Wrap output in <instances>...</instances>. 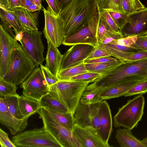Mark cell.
I'll return each mask as SVG.
<instances>
[{
	"label": "cell",
	"mask_w": 147,
	"mask_h": 147,
	"mask_svg": "<svg viewBox=\"0 0 147 147\" xmlns=\"http://www.w3.org/2000/svg\"><path fill=\"white\" fill-rule=\"evenodd\" d=\"M145 103V98L142 95L128 100L125 105L119 108L113 117L114 127L130 130L137 127L144 115Z\"/></svg>",
	"instance_id": "277c9868"
},
{
	"label": "cell",
	"mask_w": 147,
	"mask_h": 147,
	"mask_svg": "<svg viewBox=\"0 0 147 147\" xmlns=\"http://www.w3.org/2000/svg\"><path fill=\"white\" fill-rule=\"evenodd\" d=\"M0 144L1 147H16L9 138L8 134L0 128Z\"/></svg>",
	"instance_id": "b9f144b4"
},
{
	"label": "cell",
	"mask_w": 147,
	"mask_h": 147,
	"mask_svg": "<svg viewBox=\"0 0 147 147\" xmlns=\"http://www.w3.org/2000/svg\"><path fill=\"white\" fill-rule=\"evenodd\" d=\"M100 20L109 30L115 32L119 31L109 11H100Z\"/></svg>",
	"instance_id": "e575fe53"
},
{
	"label": "cell",
	"mask_w": 147,
	"mask_h": 147,
	"mask_svg": "<svg viewBox=\"0 0 147 147\" xmlns=\"http://www.w3.org/2000/svg\"><path fill=\"white\" fill-rule=\"evenodd\" d=\"M97 47L105 51L111 56L123 62L125 58L131 55L141 51L132 47H127L119 45L112 41L106 44H99Z\"/></svg>",
	"instance_id": "44dd1931"
},
{
	"label": "cell",
	"mask_w": 147,
	"mask_h": 147,
	"mask_svg": "<svg viewBox=\"0 0 147 147\" xmlns=\"http://www.w3.org/2000/svg\"><path fill=\"white\" fill-rule=\"evenodd\" d=\"M100 11L117 12L126 14L122 5V0H97Z\"/></svg>",
	"instance_id": "f546056e"
},
{
	"label": "cell",
	"mask_w": 147,
	"mask_h": 147,
	"mask_svg": "<svg viewBox=\"0 0 147 147\" xmlns=\"http://www.w3.org/2000/svg\"><path fill=\"white\" fill-rule=\"evenodd\" d=\"M34 3L30 0H21L20 6L26 8Z\"/></svg>",
	"instance_id": "816d5d0a"
},
{
	"label": "cell",
	"mask_w": 147,
	"mask_h": 147,
	"mask_svg": "<svg viewBox=\"0 0 147 147\" xmlns=\"http://www.w3.org/2000/svg\"><path fill=\"white\" fill-rule=\"evenodd\" d=\"M101 77L98 74L88 72L72 77L68 80L92 83L96 82Z\"/></svg>",
	"instance_id": "d590c367"
},
{
	"label": "cell",
	"mask_w": 147,
	"mask_h": 147,
	"mask_svg": "<svg viewBox=\"0 0 147 147\" xmlns=\"http://www.w3.org/2000/svg\"><path fill=\"white\" fill-rule=\"evenodd\" d=\"M19 96L18 94L2 98L9 111L16 118L23 119L19 108Z\"/></svg>",
	"instance_id": "1f68e13d"
},
{
	"label": "cell",
	"mask_w": 147,
	"mask_h": 147,
	"mask_svg": "<svg viewBox=\"0 0 147 147\" xmlns=\"http://www.w3.org/2000/svg\"><path fill=\"white\" fill-rule=\"evenodd\" d=\"M124 38L121 32L119 31L115 32L109 30L99 42V44H106L113 41Z\"/></svg>",
	"instance_id": "ab89813d"
},
{
	"label": "cell",
	"mask_w": 147,
	"mask_h": 147,
	"mask_svg": "<svg viewBox=\"0 0 147 147\" xmlns=\"http://www.w3.org/2000/svg\"><path fill=\"white\" fill-rule=\"evenodd\" d=\"M42 10L45 20V37L47 43L51 42L58 47L62 44L65 38L63 22L49 6L47 9L43 8Z\"/></svg>",
	"instance_id": "8fae6325"
},
{
	"label": "cell",
	"mask_w": 147,
	"mask_h": 147,
	"mask_svg": "<svg viewBox=\"0 0 147 147\" xmlns=\"http://www.w3.org/2000/svg\"><path fill=\"white\" fill-rule=\"evenodd\" d=\"M111 56L105 51L97 47H95L94 49L85 59V61L97 58Z\"/></svg>",
	"instance_id": "7bdbcfd3"
},
{
	"label": "cell",
	"mask_w": 147,
	"mask_h": 147,
	"mask_svg": "<svg viewBox=\"0 0 147 147\" xmlns=\"http://www.w3.org/2000/svg\"><path fill=\"white\" fill-rule=\"evenodd\" d=\"M60 11L67 6L72 0H56Z\"/></svg>",
	"instance_id": "681fc988"
},
{
	"label": "cell",
	"mask_w": 147,
	"mask_h": 147,
	"mask_svg": "<svg viewBox=\"0 0 147 147\" xmlns=\"http://www.w3.org/2000/svg\"><path fill=\"white\" fill-rule=\"evenodd\" d=\"M123 9L128 15L145 7L139 0H122Z\"/></svg>",
	"instance_id": "836d02e7"
},
{
	"label": "cell",
	"mask_w": 147,
	"mask_h": 147,
	"mask_svg": "<svg viewBox=\"0 0 147 147\" xmlns=\"http://www.w3.org/2000/svg\"></svg>",
	"instance_id": "94428289"
},
{
	"label": "cell",
	"mask_w": 147,
	"mask_h": 147,
	"mask_svg": "<svg viewBox=\"0 0 147 147\" xmlns=\"http://www.w3.org/2000/svg\"><path fill=\"white\" fill-rule=\"evenodd\" d=\"M146 34H147V33Z\"/></svg>",
	"instance_id": "6125c7cd"
},
{
	"label": "cell",
	"mask_w": 147,
	"mask_h": 147,
	"mask_svg": "<svg viewBox=\"0 0 147 147\" xmlns=\"http://www.w3.org/2000/svg\"><path fill=\"white\" fill-rule=\"evenodd\" d=\"M37 113L43 126L61 147H82L73 136L72 131L61 125L46 109L41 107Z\"/></svg>",
	"instance_id": "8992f818"
},
{
	"label": "cell",
	"mask_w": 147,
	"mask_h": 147,
	"mask_svg": "<svg viewBox=\"0 0 147 147\" xmlns=\"http://www.w3.org/2000/svg\"><path fill=\"white\" fill-rule=\"evenodd\" d=\"M38 66L19 44L13 51L9 67L4 76L5 80L17 86L20 85Z\"/></svg>",
	"instance_id": "7a4b0ae2"
},
{
	"label": "cell",
	"mask_w": 147,
	"mask_h": 147,
	"mask_svg": "<svg viewBox=\"0 0 147 147\" xmlns=\"http://www.w3.org/2000/svg\"><path fill=\"white\" fill-rule=\"evenodd\" d=\"M41 71L49 87L59 80L57 76L52 73L45 66L42 64L40 65Z\"/></svg>",
	"instance_id": "74e56055"
},
{
	"label": "cell",
	"mask_w": 147,
	"mask_h": 147,
	"mask_svg": "<svg viewBox=\"0 0 147 147\" xmlns=\"http://www.w3.org/2000/svg\"><path fill=\"white\" fill-rule=\"evenodd\" d=\"M42 7H41L34 3H32L31 5L27 8L26 9L29 11L34 12L37 11H39L42 9Z\"/></svg>",
	"instance_id": "f5cc1de1"
},
{
	"label": "cell",
	"mask_w": 147,
	"mask_h": 147,
	"mask_svg": "<svg viewBox=\"0 0 147 147\" xmlns=\"http://www.w3.org/2000/svg\"><path fill=\"white\" fill-rule=\"evenodd\" d=\"M100 102L92 104L79 102L73 114L75 125L99 129L98 111Z\"/></svg>",
	"instance_id": "7c38bea8"
},
{
	"label": "cell",
	"mask_w": 147,
	"mask_h": 147,
	"mask_svg": "<svg viewBox=\"0 0 147 147\" xmlns=\"http://www.w3.org/2000/svg\"><path fill=\"white\" fill-rule=\"evenodd\" d=\"M21 0H11L10 2L11 8L20 6Z\"/></svg>",
	"instance_id": "db71d44e"
},
{
	"label": "cell",
	"mask_w": 147,
	"mask_h": 147,
	"mask_svg": "<svg viewBox=\"0 0 147 147\" xmlns=\"http://www.w3.org/2000/svg\"><path fill=\"white\" fill-rule=\"evenodd\" d=\"M62 57L63 55L58 47L51 42H48L45 65L52 73L57 76L59 71Z\"/></svg>",
	"instance_id": "7402d4cb"
},
{
	"label": "cell",
	"mask_w": 147,
	"mask_h": 147,
	"mask_svg": "<svg viewBox=\"0 0 147 147\" xmlns=\"http://www.w3.org/2000/svg\"><path fill=\"white\" fill-rule=\"evenodd\" d=\"M141 141L145 147H147V137L143 138Z\"/></svg>",
	"instance_id": "6f0895ef"
},
{
	"label": "cell",
	"mask_w": 147,
	"mask_h": 147,
	"mask_svg": "<svg viewBox=\"0 0 147 147\" xmlns=\"http://www.w3.org/2000/svg\"><path fill=\"white\" fill-rule=\"evenodd\" d=\"M8 0L9 1V3H10V1H11V0Z\"/></svg>",
	"instance_id": "680465c9"
},
{
	"label": "cell",
	"mask_w": 147,
	"mask_h": 147,
	"mask_svg": "<svg viewBox=\"0 0 147 147\" xmlns=\"http://www.w3.org/2000/svg\"><path fill=\"white\" fill-rule=\"evenodd\" d=\"M10 11L14 12L24 28L33 30H38V12L30 11L26 8L21 6L11 8Z\"/></svg>",
	"instance_id": "ffe728a7"
},
{
	"label": "cell",
	"mask_w": 147,
	"mask_h": 147,
	"mask_svg": "<svg viewBox=\"0 0 147 147\" xmlns=\"http://www.w3.org/2000/svg\"><path fill=\"white\" fill-rule=\"evenodd\" d=\"M72 134L82 147L111 146L103 140L98 130L91 127H83L75 124Z\"/></svg>",
	"instance_id": "9a60e30c"
},
{
	"label": "cell",
	"mask_w": 147,
	"mask_h": 147,
	"mask_svg": "<svg viewBox=\"0 0 147 147\" xmlns=\"http://www.w3.org/2000/svg\"><path fill=\"white\" fill-rule=\"evenodd\" d=\"M102 86L98 85L96 82L88 84L84 90L80 102L85 104H94L102 101L100 95L103 90Z\"/></svg>",
	"instance_id": "484cf974"
},
{
	"label": "cell",
	"mask_w": 147,
	"mask_h": 147,
	"mask_svg": "<svg viewBox=\"0 0 147 147\" xmlns=\"http://www.w3.org/2000/svg\"><path fill=\"white\" fill-rule=\"evenodd\" d=\"M89 82L59 80L49 87V93L73 114L82 94Z\"/></svg>",
	"instance_id": "3957f363"
},
{
	"label": "cell",
	"mask_w": 147,
	"mask_h": 147,
	"mask_svg": "<svg viewBox=\"0 0 147 147\" xmlns=\"http://www.w3.org/2000/svg\"><path fill=\"white\" fill-rule=\"evenodd\" d=\"M88 72L84 62L77 65L60 71L57 77L59 80H68L72 77Z\"/></svg>",
	"instance_id": "f1b7e54d"
},
{
	"label": "cell",
	"mask_w": 147,
	"mask_h": 147,
	"mask_svg": "<svg viewBox=\"0 0 147 147\" xmlns=\"http://www.w3.org/2000/svg\"><path fill=\"white\" fill-rule=\"evenodd\" d=\"M146 80L147 75L132 76L124 81L103 89L100 95L101 99L102 101L123 96L132 87Z\"/></svg>",
	"instance_id": "e0dca14e"
},
{
	"label": "cell",
	"mask_w": 147,
	"mask_h": 147,
	"mask_svg": "<svg viewBox=\"0 0 147 147\" xmlns=\"http://www.w3.org/2000/svg\"><path fill=\"white\" fill-rule=\"evenodd\" d=\"M137 38V36H128L115 40L113 41L121 45L131 47L132 45L135 43Z\"/></svg>",
	"instance_id": "f6af8a7d"
},
{
	"label": "cell",
	"mask_w": 147,
	"mask_h": 147,
	"mask_svg": "<svg viewBox=\"0 0 147 147\" xmlns=\"http://www.w3.org/2000/svg\"><path fill=\"white\" fill-rule=\"evenodd\" d=\"M15 39L17 41L20 42L23 36V31L22 30L18 32H15Z\"/></svg>",
	"instance_id": "11a10c76"
},
{
	"label": "cell",
	"mask_w": 147,
	"mask_h": 147,
	"mask_svg": "<svg viewBox=\"0 0 147 147\" xmlns=\"http://www.w3.org/2000/svg\"><path fill=\"white\" fill-rule=\"evenodd\" d=\"M22 31L20 42L23 49L38 66L42 64L45 59L43 55L45 48L42 40V32L24 28Z\"/></svg>",
	"instance_id": "30bf717a"
},
{
	"label": "cell",
	"mask_w": 147,
	"mask_h": 147,
	"mask_svg": "<svg viewBox=\"0 0 147 147\" xmlns=\"http://www.w3.org/2000/svg\"><path fill=\"white\" fill-rule=\"evenodd\" d=\"M146 59H147V51L141 50L126 57L123 62L134 61Z\"/></svg>",
	"instance_id": "ee69618b"
},
{
	"label": "cell",
	"mask_w": 147,
	"mask_h": 147,
	"mask_svg": "<svg viewBox=\"0 0 147 147\" xmlns=\"http://www.w3.org/2000/svg\"><path fill=\"white\" fill-rule=\"evenodd\" d=\"M0 14L11 25L15 32L22 31L24 27L14 12L0 8Z\"/></svg>",
	"instance_id": "4dcf8cb0"
},
{
	"label": "cell",
	"mask_w": 147,
	"mask_h": 147,
	"mask_svg": "<svg viewBox=\"0 0 147 147\" xmlns=\"http://www.w3.org/2000/svg\"><path fill=\"white\" fill-rule=\"evenodd\" d=\"M100 11L97 0H72L58 14L63 23L65 37L82 28Z\"/></svg>",
	"instance_id": "6da1fadb"
},
{
	"label": "cell",
	"mask_w": 147,
	"mask_h": 147,
	"mask_svg": "<svg viewBox=\"0 0 147 147\" xmlns=\"http://www.w3.org/2000/svg\"><path fill=\"white\" fill-rule=\"evenodd\" d=\"M119 60L112 56L102 57L84 61L85 63H102L118 61Z\"/></svg>",
	"instance_id": "bcb514c9"
},
{
	"label": "cell",
	"mask_w": 147,
	"mask_h": 147,
	"mask_svg": "<svg viewBox=\"0 0 147 147\" xmlns=\"http://www.w3.org/2000/svg\"><path fill=\"white\" fill-rule=\"evenodd\" d=\"M98 116L100 125L98 133L103 140L109 144L108 141L112 131V119L109 106L105 100H102L100 103Z\"/></svg>",
	"instance_id": "d6986e66"
},
{
	"label": "cell",
	"mask_w": 147,
	"mask_h": 147,
	"mask_svg": "<svg viewBox=\"0 0 147 147\" xmlns=\"http://www.w3.org/2000/svg\"><path fill=\"white\" fill-rule=\"evenodd\" d=\"M147 59L124 62L110 75L98 79L96 84L104 89L122 82L131 76L147 75Z\"/></svg>",
	"instance_id": "52a82bcc"
},
{
	"label": "cell",
	"mask_w": 147,
	"mask_h": 147,
	"mask_svg": "<svg viewBox=\"0 0 147 147\" xmlns=\"http://www.w3.org/2000/svg\"><path fill=\"white\" fill-rule=\"evenodd\" d=\"M17 86L14 84L5 80L0 77V96H7L18 95L16 92Z\"/></svg>",
	"instance_id": "d6a6232c"
},
{
	"label": "cell",
	"mask_w": 147,
	"mask_h": 147,
	"mask_svg": "<svg viewBox=\"0 0 147 147\" xmlns=\"http://www.w3.org/2000/svg\"><path fill=\"white\" fill-rule=\"evenodd\" d=\"M19 44L0 26V77H3L6 72L12 52Z\"/></svg>",
	"instance_id": "2e32d148"
},
{
	"label": "cell",
	"mask_w": 147,
	"mask_h": 147,
	"mask_svg": "<svg viewBox=\"0 0 147 147\" xmlns=\"http://www.w3.org/2000/svg\"><path fill=\"white\" fill-rule=\"evenodd\" d=\"M48 6L56 15H58L60 9L59 8L56 0H45Z\"/></svg>",
	"instance_id": "c3c4849f"
},
{
	"label": "cell",
	"mask_w": 147,
	"mask_h": 147,
	"mask_svg": "<svg viewBox=\"0 0 147 147\" xmlns=\"http://www.w3.org/2000/svg\"><path fill=\"white\" fill-rule=\"evenodd\" d=\"M31 1H32V2H34V1H33V0H30Z\"/></svg>",
	"instance_id": "91938a15"
},
{
	"label": "cell",
	"mask_w": 147,
	"mask_h": 147,
	"mask_svg": "<svg viewBox=\"0 0 147 147\" xmlns=\"http://www.w3.org/2000/svg\"><path fill=\"white\" fill-rule=\"evenodd\" d=\"M28 120L16 117L8 110L2 97L0 98V123L14 136L24 131L28 125Z\"/></svg>",
	"instance_id": "ac0fdd59"
},
{
	"label": "cell",
	"mask_w": 147,
	"mask_h": 147,
	"mask_svg": "<svg viewBox=\"0 0 147 147\" xmlns=\"http://www.w3.org/2000/svg\"><path fill=\"white\" fill-rule=\"evenodd\" d=\"M124 38L147 33V7L127 15L126 23L120 31Z\"/></svg>",
	"instance_id": "4fadbf2b"
},
{
	"label": "cell",
	"mask_w": 147,
	"mask_h": 147,
	"mask_svg": "<svg viewBox=\"0 0 147 147\" xmlns=\"http://www.w3.org/2000/svg\"><path fill=\"white\" fill-rule=\"evenodd\" d=\"M127 128H119L116 131L115 138L121 147H145L141 140L134 136Z\"/></svg>",
	"instance_id": "603a6c76"
},
{
	"label": "cell",
	"mask_w": 147,
	"mask_h": 147,
	"mask_svg": "<svg viewBox=\"0 0 147 147\" xmlns=\"http://www.w3.org/2000/svg\"><path fill=\"white\" fill-rule=\"evenodd\" d=\"M109 30L100 20L97 33L98 43Z\"/></svg>",
	"instance_id": "7dc6e473"
},
{
	"label": "cell",
	"mask_w": 147,
	"mask_h": 147,
	"mask_svg": "<svg viewBox=\"0 0 147 147\" xmlns=\"http://www.w3.org/2000/svg\"><path fill=\"white\" fill-rule=\"evenodd\" d=\"M94 48L91 45L86 44L72 45L63 55L59 71L84 62Z\"/></svg>",
	"instance_id": "5bb4252c"
},
{
	"label": "cell",
	"mask_w": 147,
	"mask_h": 147,
	"mask_svg": "<svg viewBox=\"0 0 147 147\" xmlns=\"http://www.w3.org/2000/svg\"><path fill=\"white\" fill-rule=\"evenodd\" d=\"M39 102L40 108L47 107L61 113L69 112L67 107L49 93L42 96Z\"/></svg>",
	"instance_id": "83f0119b"
},
{
	"label": "cell",
	"mask_w": 147,
	"mask_h": 147,
	"mask_svg": "<svg viewBox=\"0 0 147 147\" xmlns=\"http://www.w3.org/2000/svg\"><path fill=\"white\" fill-rule=\"evenodd\" d=\"M131 47L147 51V34L138 36L136 42Z\"/></svg>",
	"instance_id": "60d3db41"
},
{
	"label": "cell",
	"mask_w": 147,
	"mask_h": 147,
	"mask_svg": "<svg viewBox=\"0 0 147 147\" xmlns=\"http://www.w3.org/2000/svg\"><path fill=\"white\" fill-rule=\"evenodd\" d=\"M19 108L22 119L28 120L30 117L37 113L40 108L38 101L23 95L18 96Z\"/></svg>",
	"instance_id": "cb8c5ba5"
},
{
	"label": "cell",
	"mask_w": 147,
	"mask_h": 147,
	"mask_svg": "<svg viewBox=\"0 0 147 147\" xmlns=\"http://www.w3.org/2000/svg\"><path fill=\"white\" fill-rule=\"evenodd\" d=\"M109 12L119 31H121L126 23L127 15L114 12Z\"/></svg>",
	"instance_id": "f35d334b"
},
{
	"label": "cell",
	"mask_w": 147,
	"mask_h": 147,
	"mask_svg": "<svg viewBox=\"0 0 147 147\" xmlns=\"http://www.w3.org/2000/svg\"><path fill=\"white\" fill-rule=\"evenodd\" d=\"M0 8L4 9L10 10L11 8L8 0H0Z\"/></svg>",
	"instance_id": "f907efd6"
},
{
	"label": "cell",
	"mask_w": 147,
	"mask_h": 147,
	"mask_svg": "<svg viewBox=\"0 0 147 147\" xmlns=\"http://www.w3.org/2000/svg\"><path fill=\"white\" fill-rule=\"evenodd\" d=\"M34 2L37 5L42 7L41 0H33Z\"/></svg>",
	"instance_id": "9f6ffc18"
},
{
	"label": "cell",
	"mask_w": 147,
	"mask_h": 147,
	"mask_svg": "<svg viewBox=\"0 0 147 147\" xmlns=\"http://www.w3.org/2000/svg\"><path fill=\"white\" fill-rule=\"evenodd\" d=\"M46 109L61 125L72 130L75 125L73 114L69 112L61 113L51 109L42 107Z\"/></svg>",
	"instance_id": "4316f807"
},
{
	"label": "cell",
	"mask_w": 147,
	"mask_h": 147,
	"mask_svg": "<svg viewBox=\"0 0 147 147\" xmlns=\"http://www.w3.org/2000/svg\"><path fill=\"white\" fill-rule=\"evenodd\" d=\"M124 62L119 60L117 61L111 62L85 63L86 67L88 72L98 74L101 75V77L99 79L113 73Z\"/></svg>",
	"instance_id": "d4e9b609"
},
{
	"label": "cell",
	"mask_w": 147,
	"mask_h": 147,
	"mask_svg": "<svg viewBox=\"0 0 147 147\" xmlns=\"http://www.w3.org/2000/svg\"><path fill=\"white\" fill-rule=\"evenodd\" d=\"M147 92V80L142 82L132 87L123 95L127 97L136 95H143Z\"/></svg>",
	"instance_id": "8d00e7d4"
},
{
	"label": "cell",
	"mask_w": 147,
	"mask_h": 147,
	"mask_svg": "<svg viewBox=\"0 0 147 147\" xmlns=\"http://www.w3.org/2000/svg\"><path fill=\"white\" fill-rule=\"evenodd\" d=\"M20 87L22 89L23 95L38 101L49 90L41 68L38 66L20 85Z\"/></svg>",
	"instance_id": "9c48e42d"
},
{
	"label": "cell",
	"mask_w": 147,
	"mask_h": 147,
	"mask_svg": "<svg viewBox=\"0 0 147 147\" xmlns=\"http://www.w3.org/2000/svg\"><path fill=\"white\" fill-rule=\"evenodd\" d=\"M11 140L16 147H61L43 126L20 132Z\"/></svg>",
	"instance_id": "5b68a950"
},
{
	"label": "cell",
	"mask_w": 147,
	"mask_h": 147,
	"mask_svg": "<svg viewBox=\"0 0 147 147\" xmlns=\"http://www.w3.org/2000/svg\"><path fill=\"white\" fill-rule=\"evenodd\" d=\"M100 20V11L94 15L82 28L65 37L62 44L70 46L77 44H86L97 47L98 45L97 33Z\"/></svg>",
	"instance_id": "ba28073f"
}]
</instances>
